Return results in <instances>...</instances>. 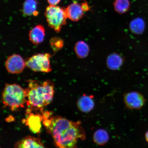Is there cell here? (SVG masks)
<instances>
[{"label":"cell","mask_w":148,"mask_h":148,"mask_svg":"<svg viewBox=\"0 0 148 148\" xmlns=\"http://www.w3.org/2000/svg\"><path fill=\"white\" fill-rule=\"evenodd\" d=\"M45 16L49 27L57 33L60 32L63 26L66 25L68 18L65 9L54 5L47 7Z\"/></svg>","instance_id":"277c9868"},{"label":"cell","mask_w":148,"mask_h":148,"mask_svg":"<svg viewBox=\"0 0 148 148\" xmlns=\"http://www.w3.org/2000/svg\"><path fill=\"white\" fill-rule=\"evenodd\" d=\"M50 5H56L60 3L61 0H47Z\"/></svg>","instance_id":"ffe728a7"},{"label":"cell","mask_w":148,"mask_h":148,"mask_svg":"<svg viewBox=\"0 0 148 148\" xmlns=\"http://www.w3.org/2000/svg\"><path fill=\"white\" fill-rule=\"evenodd\" d=\"M145 138L146 141L148 143V130L146 132L145 134Z\"/></svg>","instance_id":"44dd1931"},{"label":"cell","mask_w":148,"mask_h":148,"mask_svg":"<svg viewBox=\"0 0 148 148\" xmlns=\"http://www.w3.org/2000/svg\"><path fill=\"white\" fill-rule=\"evenodd\" d=\"M109 139L108 133L104 129L98 130L94 133V141L98 145H104L108 142Z\"/></svg>","instance_id":"e0dca14e"},{"label":"cell","mask_w":148,"mask_h":148,"mask_svg":"<svg viewBox=\"0 0 148 148\" xmlns=\"http://www.w3.org/2000/svg\"><path fill=\"white\" fill-rule=\"evenodd\" d=\"M145 23L142 18H135L131 21L129 27L130 30L135 34H142L145 29Z\"/></svg>","instance_id":"2e32d148"},{"label":"cell","mask_w":148,"mask_h":148,"mask_svg":"<svg viewBox=\"0 0 148 148\" xmlns=\"http://www.w3.org/2000/svg\"><path fill=\"white\" fill-rule=\"evenodd\" d=\"M49 53H38L32 56L25 62L26 66L35 72L49 73L51 70Z\"/></svg>","instance_id":"5b68a950"},{"label":"cell","mask_w":148,"mask_h":148,"mask_svg":"<svg viewBox=\"0 0 148 148\" xmlns=\"http://www.w3.org/2000/svg\"><path fill=\"white\" fill-rule=\"evenodd\" d=\"M3 104L11 110L24 108L27 103L25 89L16 84H6L2 95Z\"/></svg>","instance_id":"3957f363"},{"label":"cell","mask_w":148,"mask_h":148,"mask_svg":"<svg viewBox=\"0 0 148 148\" xmlns=\"http://www.w3.org/2000/svg\"><path fill=\"white\" fill-rule=\"evenodd\" d=\"M27 95V114L33 111L43 112L44 107L52 101L55 93L54 83L50 80L42 82L30 80L25 89Z\"/></svg>","instance_id":"7a4b0ae2"},{"label":"cell","mask_w":148,"mask_h":148,"mask_svg":"<svg viewBox=\"0 0 148 148\" xmlns=\"http://www.w3.org/2000/svg\"><path fill=\"white\" fill-rule=\"evenodd\" d=\"M124 101L127 108L130 110H140L145 102V98L142 94L136 91L126 93L124 96Z\"/></svg>","instance_id":"52a82bcc"},{"label":"cell","mask_w":148,"mask_h":148,"mask_svg":"<svg viewBox=\"0 0 148 148\" xmlns=\"http://www.w3.org/2000/svg\"><path fill=\"white\" fill-rule=\"evenodd\" d=\"M114 5L115 11L120 14L125 13L130 8L129 0H116Z\"/></svg>","instance_id":"ac0fdd59"},{"label":"cell","mask_w":148,"mask_h":148,"mask_svg":"<svg viewBox=\"0 0 148 148\" xmlns=\"http://www.w3.org/2000/svg\"><path fill=\"white\" fill-rule=\"evenodd\" d=\"M90 48L86 42L83 41L77 42L75 44V51L77 56L79 58H84L90 53Z\"/></svg>","instance_id":"9a60e30c"},{"label":"cell","mask_w":148,"mask_h":148,"mask_svg":"<svg viewBox=\"0 0 148 148\" xmlns=\"http://www.w3.org/2000/svg\"><path fill=\"white\" fill-rule=\"evenodd\" d=\"M86 2L81 3H74L65 8L67 18L73 21H77L83 17L84 12L89 10Z\"/></svg>","instance_id":"8992f818"},{"label":"cell","mask_w":148,"mask_h":148,"mask_svg":"<svg viewBox=\"0 0 148 148\" xmlns=\"http://www.w3.org/2000/svg\"><path fill=\"white\" fill-rule=\"evenodd\" d=\"M27 114V116L23 121L24 123L33 133H40L41 130L42 122L43 121L42 115L39 113L34 114L32 112Z\"/></svg>","instance_id":"9c48e42d"},{"label":"cell","mask_w":148,"mask_h":148,"mask_svg":"<svg viewBox=\"0 0 148 148\" xmlns=\"http://www.w3.org/2000/svg\"><path fill=\"white\" fill-rule=\"evenodd\" d=\"M123 59L121 55L117 53H114L107 57L106 64L109 69L112 70H118L123 63Z\"/></svg>","instance_id":"4fadbf2b"},{"label":"cell","mask_w":148,"mask_h":148,"mask_svg":"<svg viewBox=\"0 0 148 148\" xmlns=\"http://www.w3.org/2000/svg\"><path fill=\"white\" fill-rule=\"evenodd\" d=\"M49 42L52 49L55 53L62 49L64 46L63 40L58 37H54L51 38Z\"/></svg>","instance_id":"d6986e66"},{"label":"cell","mask_w":148,"mask_h":148,"mask_svg":"<svg viewBox=\"0 0 148 148\" xmlns=\"http://www.w3.org/2000/svg\"><path fill=\"white\" fill-rule=\"evenodd\" d=\"M25 62L20 55L14 54L8 57L5 63L6 69L9 73L18 74L23 71Z\"/></svg>","instance_id":"ba28073f"},{"label":"cell","mask_w":148,"mask_h":148,"mask_svg":"<svg viewBox=\"0 0 148 148\" xmlns=\"http://www.w3.org/2000/svg\"><path fill=\"white\" fill-rule=\"evenodd\" d=\"M14 147L19 148H44V144L39 138L29 136L19 140L15 144Z\"/></svg>","instance_id":"30bf717a"},{"label":"cell","mask_w":148,"mask_h":148,"mask_svg":"<svg viewBox=\"0 0 148 148\" xmlns=\"http://www.w3.org/2000/svg\"><path fill=\"white\" fill-rule=\"evenodd\" d=\"M42 116V123L57 147H75L79 140L85 139V131L80 122H73L60 116H52L48 112H44Z\"/></svg>","instance_id":"6da1fadb"},{"label":"cell","mask_w":148,"mask_h":148,"mask_svg":"<svg viewBox=\"0 0 148 148\" xmlns=\"http://www.w3.org/2000/svg\"><path fill=\"white\" fill-rule=\"evenodd\" d=\"M45 29L41 25H38L29 31V39L33 44L38 45L44 41Z\"/></svg>","instance_id":"8fae6325"},{"label":"cell","mask_w":148,"mask_h":148,"mask_svg":"<svg viewBox=\"0 0 148 148\" xmlns=\"http://www.w3.org/2000/svg\"><path fill=\"white\" fill-rule=\"evenodd\" d=\"M37 5L38 3L36 0H25L23 4V14L27 16L38 15Z\"/></svg>","instance_id":"5bb4252c"},{"label":"cell","mask_w":148,"mask_h":148,"mask_svg":"<svg viewBox=\"0 0 148 148\" xmlns=\"http://www.w3.org/2000/svg\"><path fill=\"white\" fill-rule=\"evenodd\" d=\"M79 110L83 112H88L93 109L94 101L92 95H84L81 97L77 102Z\"/></svg>","instance_id":"7c38bea8"}]
</instances>
